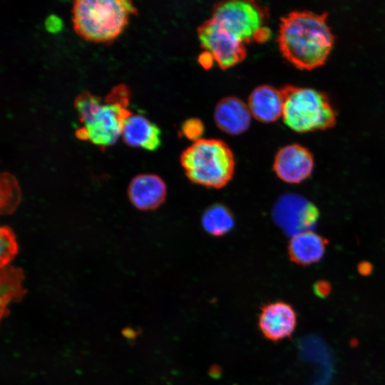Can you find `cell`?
<instances>
[{"instance_id": "2e32d148", "label": "cell", "mask_w": 385, "mask_h": 385, "mask_svg": "<svg viewBox=\"0 0 385 385\" xmlns=\"http://www.w3.org/2000/svg\"><path fill=\"white\" fill-rule=\"evenodd\" d=\"M24 278L21 268L6 266L1 268L0 272V297L1 311L14 299H19L25 293L22 287Z\"/></svg>"}, {"instance_id": "3957f363", "label": "cell", "mask_w": 385, "mask_h": 385, "mask_svg": "<svg viewBox=\"0 0 385 385\" xmlns=\"http://www.w3.org/2000/svg\"><path fill=\"white\" fill-rule=\"evenodd\" d=\"M137 9L129 0H77L72 8L73 29L82 38L109 43L117 38Z\"/></svg>"}, {"instance_id": "8fae6325", "label": "cell", "mask_w": 385, "mask_h": 385, "mask_svg": "<svg viewBox=\"0 0 385 385\" xmlns=\"http://www.w3.org/2000/svg\"><path fill=\"white\" fill-rule=\"evenodd\" d=\"M128 195L132 205L138 210H153L165 200L167 187L164 180L155 174H140L131 180Z\"/></svg>"}, {"instance_id": "ffe728a7", "label": "cell", "mask_w": 385, "mask_h": 385, "mask_svg": "<svg viewBox=\"0 0 385 385\" xmlns=\"http://www.w3.org/2000/svg\"><path fill=\"white\" fill-rule=\"evenodd\" d=\"M183 135L194 141L197 140L203 132V125L198 119H189L186 120L183 126Z\"/></svg>"}, {"instance_id": "7c38bea8", "label": "cell", "mask_w": 385, "mask_h": 385, "mask_svg": "<svg viewBox=\"0 0 385 385\" xmlns=\"http://www.w3.org/2000/svg\"><path fill=\"white\" fill-rule=\"evenodd\" d=\"M251 117L247 104L235 96L222 98L214 111L217 126L230 135H238L247 130L251 123Z\"/></svg>"}, {"instance_id": "9c48e42d", "label": "cell", "mask_w": 385, "mask_h": 385, "mask_svg": "<svg viewBox=\"0 0 385 385\" xmlns=\"http://www.w3.org/2000/svg\"><path fill=\"white\" fill-rule=\"evenodd\" d=\"M317 210L297 196L284 195L275 204L273 217L277 224L292 236L305 230L317 218Z\"/></svg>"}, {"instance_id": "4fadbf2b", "label": "cell", "mask_w": 385, "mask_h": 385, "mask_svg": "<svg viewBox=\"0 0 385 385\" xmlns=\"http://www.w3.org/2000/svg\"><path fill=\"white\" fill-rule=\"evenodd\" d=\"M159 127L143 115L132 113L125 121L121 136L133 148L153 151L161 143Z\"/></svg>"}, {"instance_id": "e0dca14e", "label": "cell", "mask_w": 385, "mask_h": 385, "mask_svg": "<svg viewBox=\"0 0 385 385\" xmlns=\"http://www.w3.org/2000/svg\"><path fill=\"white\" fill-rule=\"evenodd\" d=\"M204 229L214 236H222L230 231L234 226V219L230 211L224 205L216 204L208 207L202 215Z\"/></svg>"}, {"instance_id": "8992f818", "label": "cell", "mask_w": 385, "mask_h": 385, "mask_svg": "<svg viewBox=\"0 0 385 385\" xmlns=\"http://www.w3.org/2000/svg\"><path fill=\"white\" fill-rule=\"evenodd\" d=\"M212 17L244 43L267 40L270 31L265 26L267 11L257 2L230 0L217 3Z\"/></svg>"}, {"instance_id": "30bf717a", "label": "cell", "mask_w": 385, "mask_h": 385, "mask_svg": "<svg viewBox=\"0 0 385 385\" xmlns=\"http://www.w3.org/2000/svg\"><path fill=\"white\" fill-rule=\"evenodd\" d=\"M297 322V313L292 306L278 301L267 304L261 308L258 327L266 339L278 342L292 336Z\"/></svg>"}, {"instance_id": "ba28073f", "label": "cell", "mask_w": 385, "mask_h": 385, "mask_svg": "<svg viewBox=\"0 0 385 385\" xmlns=\"http://www.w3.org/2000/svg\"><path fill=\"white\" fill-rule=\"evenodd\" d=\"M312 153L305 147L289 144L280 148L275 155L273 170L282 181L298 184L308 178L314 168Z\"/></svg>"}, {"instance_id": "d6986e66", "label": "cell", "mask_w": 385, "mask_h": 385, "mask_svg": "<svg viewBox=\"0 0 385 385\" xmlns=\"http://www.w3.org/2000/svg\"><path fill=\"white\" fill-rule=\"evenodd\" d=\"M0 265L6 267L18 253V244L13 230L8 226L0 228Z\"/></svg>"}, {"instance_id": "7402d4cb", "label": "cell", "mask_w": 385, "mask_h": 385, "mask_svg": "<svg viewBox=\"0 0 385 385\" xmlns=\"http://www.w3.org/2000/svg\"><path fill=\"white\" fill-rule=\"evenodd\" d=\"M315 292L317 294L321 297V296H326L329 292V286L325 285V283L322 284L321 282H319L318 284L315 285Z\"/></svg>"}, {"instance_id": "52a82bcc", "label": "cell", "mask_w": 385, "mask_h": 385, "mask_svg": "<svg viewBox=\"0 0 385 385\" xmlns=\"http://www.w3.org/2000/svg\"><path fill=\"white\" fill-rule=\"evenodd\" d=\"M201 46L221 68H228L246 56L245 43L227 30L213 17L202 23L197 29Z\"/></svg>"}, {"instance_id": "603a6c76", "label": "cell", "mask_w": 385, "mask_h": 385, "mask_svg": "<svg viewBox=\"0 0 385 385\" xmlns=\"http://www.w3.org/2000/svg\"><path fill=\"white\" fill-rule=\"evenodd\" d=\"M212 61H214V59L211 55L205 51V53H202L200 56V62L205 68L210 66Z\"/></svg>"}, {"instance_id": "ac0fdd59", "label": "cell", "mask_w": 385, "mask_h": 385, "mask_svg": "<svg viewBox=\"0 0 385 385\" xmlns=\"http://www.w3.org/2000/svg\"><path fill=\"white\" fill-rule=\"evenodd\" d=\"M0 194L1 215L13 213L20 203L21 190L15 177L7 172L1 175Z\"/></svg>"}, {"instance_id": "5bb4252c", "label": "cell", "mask_w": 385, "mask_h": 385, "mask_svg": "<svg viewBox=\"0 0 385 385\" xmlns=\"http://www.w3.org/2000/svg\"><path fill=\"white\" fill-rule=\"evenodd\" d=\"M247 106L255 119L263 123L277 120L282 115L283 97L281 90L270 85H260L250 93Z\"/></svg>"}, {"instance_id": "cb8c5ba5", "label": "cell", "mask_w": 385, "mask_h": 385, "mask_svg": "<svg viewBox=\"0 0 385 385\" xmlns=\"http://www.w3.org/2000/svg\"><path fill=\"white\" fill-rule=\"evenodd\" d=\"M123 335L128 339H133L135 337L136 333L135 332L131 329V328H125L123 330Z\"/></svg>"}, {"instance_id": "9a60e30c", "label": "cell", "mask_w": 385, "mask_h": 385, "mask_svg": "<svg viewBox=\"0 0 385 385\" xmlns=\"http://www.w3.org/2000/svg\"><path fill=\"white\" fill-rule=\"evenodd\" d=\"M327 244V239L312 230L298 232L289 242V257L292 262L304 266L318 262L323 257Z\"/></svg>"}, {"instance_id": "6da1fadb", "label": "cell", "mask_w": 385, "mask_h": 385, "mask_svg": "<svg viewBox=\"0 0 385 385\" xmlns=\"http://www.w3.org/2000/svg\"><path fill=\"white\" fill-rule=\"evenodd\" d=\"M327 13L292 11L281 18L277 42L282 56L295 67L312 70L323 65L334 43Z\"/></svg>"}, {"instance_id": "7a4b0ae2", "label": "cell", "mask_w": 385, "mask_h": 385, "mask_svg": "<svg viewBox=\"0 0 385 385\" xmlns=\"http://www.w3.org/2000/svg\"><path fill=\"white\" fill-rule=\"evenodd\" d=\"M130 91L123 84L113 87L102 98L88 91L74 100V108L82 125L75 132L77 138L89 141L104 150L116 143L125 120L132 114L128 109Z\"/></svg>"}, {"instance_id": "277c9868", "label": "cell", "mask_w": 385, "mask_h": 385, "mask_svg": "<svg viewBox=\"0 0 385 385\" xmlns=\"http://www.w3.org/2000/svg\"><path fill=\"white\" fill-rule=\"evenodd\" d=\"M180 163L191 182L212 188L225 186L232 179L235 166L230 147L215 138L193 141L182 153Z\"/></svg>"}, {"instance_id": "44dd1931", "label": "cell", "mask_w": 385, "mask_h": 385, "mask_svg": "<svg viewBox=\"0 0 385 385\" xmlns=\"http://www.w3.org/2000/svg\"><path fill=\"white\" fill-rule=\"evenodd\" d=\"M61 21L56 16H50L46 21V29L51 32L58 31L61 28Z\"/></svg>"}, {"instance_id": "5b68a950", "label": "cell", "mask_w": 385, "mask_h": 385, "mask_svg": "<svg viewBox=\"0 0 385 385\" xmlns=\"http://www.w3.org/2000/svg\"><path fill=\"white\" fill-rule=\"evenodd\" d=\"M282 119L292 130L307 133L326 130L336 123V113L327 96L312 88L285 86Z\"/></svg>"}]
</instances>
